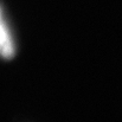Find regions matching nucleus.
I'll return each mask as SVG.
<instances>
[{
    "instance_id": "obj_1",
    "label": "nucleus",
    "mask_w": 122,
    "mask_h": 122,
    "mask_svg": "<svg viewBox=\"0 0 122 122\" xmlns=\"http://www.w3.org/2000/svg\"><path fill=\"white\" fill-rule=\"evenodd\" d=\"M13 55H14V44L0 11V56L4 58H11L13 57Z\"/></svg>"
}]
</instances>
